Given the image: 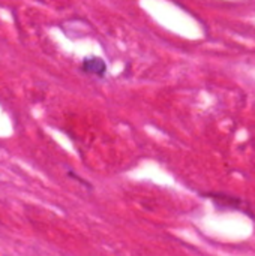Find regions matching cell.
Here are the masks:
<instances>
[{
    "label": "cell",
    "instance_id": "obj_1",
    "mask_svg": "<svg viewBox=\"0 0 255 256\" xmlns=\"http://www.w3.org/2000/svg\"><path fill=\"white\" fill-rule=\"evenodd\" d=\"M84 70L86 72H92V74H102V70L105 69L104 63L98 58H90V60H86L84 64H83Z\"/></svg>",
    "mask_w": 255,
    "mask_h": 256
}]
</instances>
